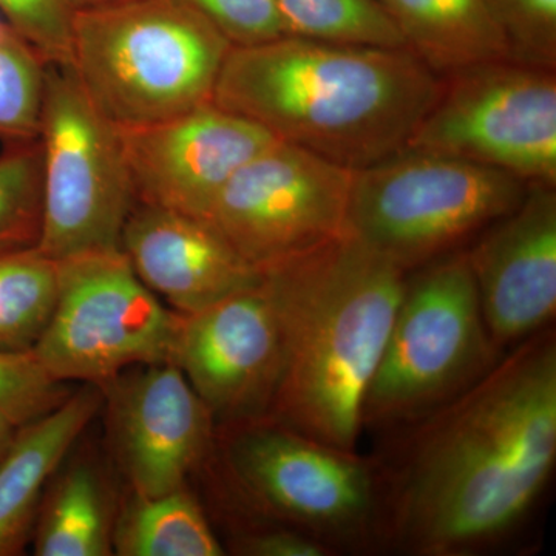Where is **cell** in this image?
Masks as SVG:
<instances>
[{
	"label": "cell",
	"mask_w": 556,
	"mask_h": 556,
	"mask_svg": "<svg viewBox=\"0 0 556 556\" xmlns=\"http://www.w3.org/2000/svg\"><path fill=\"white\" fill-rule=\"evenodd\" d=\"M404 459L379 460L386 547L477 555L510 535L546 489L556 459V338L511 348L484 378L405 428Z\"/></svg>",
	"instance_id": "1"
},
{
	"label": "cell",
	"mask_w": 556,
	"mask_h": 556,
	"mask_svg": "<svg viewBox=\"0 0 556 556\" xmlns=\"http://www.w3.org/2000/svg\"><path fill=\"white\" fill-rule=\"evenodd\" d=\"M442 84L408 49L283 36L232 47L212 102L281 141L361 170L407 149Z\"/></svg>",
	"instance_id": "2"
},
{
	"label": "cell",
	"mask_w": 556,
	"mask_h": 556,
	"mask_svg": "<svg viewBox=\"0 0 556 556\" xmlns=\"http://www.w3.org/2000/svg\"><path fill=\"white\" fill-rule=\"evenodd\" d=\"M283 331L270 419L356 452L365 393L408 273L345 232L263 268Z\"/></svg>",
	"instance_id": "3"
},
{
	"label": "cell",
	"mask_w": 556,
	"mask_h": 556,
	"mask_svg": "<svg viewBox=\"0 0 556 556\" xmlns=\"http://www.w3.org/2000/svg\"><path fill=\"white\" fill-rule=\"evenodd\" d=\"M230 49L181 0H123L76 9L70 67L109 123L135 129L212 102Z\"/></svg>",
	"instance_id": "4"
},
{
	"label": "cell",
	"mask_w": 556,
	"mask_h": 556,
	"mask_svg": "<svg viewBox=\"0 0 556 556\" xmlns=\"http://www.w3.org/2000/svg\"><path fill=\"white\" fill-rule=\"evenodd\" d=\"M503 356L482 317L467 251L409 270L362 404V430H402L426 419Z\"/></svg>",
	"instance_id": "5"
},
{
	"label": "cell",
	"mask_w": 556,
	"mask_h": 556,
	"mask_svg": "<svg viewBox=\"0 0 556 556\" xmlns=\"http://www.w3.org/2000/svg\"><path fill=\"white\" fill-rule=\"evenodd\" d=\"M527 186L473 161L405 149L354 172L345 230L409 273L477 239Z\"/></svg>",
	"instance_id": "6"
},
{
	"label": "cell",
	"mask_w": 556,
	"mask_h": 556,
	"mask_svg": "<svg viewBox=\"0 0 556 556\" xmlns=\"http://www.w3.org/2000/svg\"><path fill=\"white\" fill-rule=\"evenodd\" d=\"M229 463L241 485L289 527L334 551L386 547L379 459L332 447L270 417L239 424Z\"/></svg>",
	"instance_id": "7"
},
{
	"label": "cell",
	"mask_w": 556,
	"mask_h": 556,
	"mask_svg": "<svg viewBox=\"0 0 556 556\" xmlns=\"http://www.w3.org/2000/svg\"><path fill=\"white\" fill-rule=\"evenodd\" d=\"M39 144L40 251L61 262L121 249L137 200L119 130L91 104L70 65L47 67Z\"/></svg>",
	"instance_id": "8"
},
{
	"label": "cell",
	"mask_w": 556,
	"mask_h": 556,
	"mask_svg": "<svg viewBox=\"0 0 556 556\" xmlns=\"http://www.w3.org/2000/svg\"><path fill=\"white\" fill-rule=\"evenodd\" d=\"M60 263V294L33 353L51 378L108 387L134 365L172 362L181 314L137 276L121 249Z\"/></svg>",
	"instance_id": "9"
},
{
	"label": "cell",
	"mask_w": 556,
	"mask_h": 556,
	"mask_svg": "<svg viewBox=\"0 0 556 556\" xmlns=\"http://www.w3.org/2000/svg\"><path fill=\"white\" fill-rule=\"evenodd\" d=\"M407 149L473 161L529 186L556 182L554 70L493 61L445 76Z\"/></svg>",
	"instance_id": "10"
},
{
	"label": "cell",
	"mask_w": 556,
	"mask_h": 556,
	"mask_svg": "<svg viewBox=\"0 0 556 556\" xmlns=\"http://www.w3.org/2000/svg\"><path fill=\"white\" fill-rule=\"evenodd\" d=\"M354 172L277 139L219 192L206 222L263 269L346 229Z\"/></svg>",
	"instance_id": "11"
},
{
	"label": "cell",
	"mask_w": 556,
	"mask_h": 556,
	"mask_svg": "<svg viewBox=\"0 0 556 556\" xmlns=\"http://www.w3.org/2000/svg\"><path fill=\"white\" fill-rule=\"evenodd\" d=\"M283 358L280 317L262 280L199 313L181 314L172 364L212 416L241 424L269 415Z\"/></svg>",
	"instance_id": "12"
},
{
	"label": "cell",
	"mask_w": 556,
	"mask_h": 556,
	"mask_svg": "<svg viewBox=\"0 0 556 556\" xmlns=\"http://www.w3.org/2000/svg\"><path fill=\"white\" fill-rule=\"evenodd\" d=\"M119 138L137 203L201 219L233 174L277 141L265 127L215 102L119 130Z\"/></svg>",
	"instance_id": "13"
},
{
	"label": "cell",
	"mask_w": 556,
	"mask_h": 556,
	"mask_svg": "<svg viewBox=\"0 0 556 556\" xmlns=\"http://www.w3.org/2000/svg\"><path fill=\"white\" fill-rule=\"evenodd\" d=\"M468 265L490 338L501 351L551 327L556 314V193L530 186L525 199L470 249Z\"/></svg>",
	"instance_id": "14"
},
{
	"label": "cell",
	"mask_w": 556,
	"mask_h": 556,
	"mask_svg": "<svg viewBox=\"0 0 556 556\" xmlns=\"http://www.w3.org/2000/svg\"><path fill=\"white\" fill-rule=\"evenodd\" d=\"M113 437L135 495L160 496L185 486L206 455L211 409L172 362L110 382Z\"/></svg>",
	"instance_id": "15"
},
{
	"label": "cell",
	"mask_w": 556,
	"mask_h": 556,
	"mask_svg": "<svg viewBox=\"0 0 556 556\" xmlns=\"http://www.w3.org/2000/svg\"><path fill=\"white\" fill-rule=\"evenodd\" d=\"M121 251L142 283L185 316L263 280V270L206 219L169 208L135 204L121 236Z\"/></svg>",
	"instance_id": "16"
},
{
	"label": "cell",
	"mask_w": 556,
	"mask_h": 556,
	"mask_svg": "<svg viewBox=\"0 0 556 556\" xmlns=\"http://www.w3.org/2000/svg\"><path fill=\"white\" fill-rule=\"evenodd\" d=\"M100 407V391L87 383L56 408L17 428L0 457V556L21 554L43 489Z\"/></svg>",
	"instance_id": "17"
},
{
	"label": "cell",
	"mask_w": 556,
	"mask_h": 556,
	"mask_svg": "<svg viewBox=\"0 0 556 556\" xmlns=\"http://www.w3.org/2000/svg\"><path fill=\"white\" fill-rule=\"evenodd\" d=\"M405 47L439 76L511 61L492 0H380Z\"/></svg>",
	"instance_id": "18"
},
{
	"label": "cell",
	"mask_w": 556,
	"mask_h": 556,
	"mask_svg": "<svg viewBox=\"0 0 556 556\" xmlns=\"http://www.w3.org/2000/svg\"><path fill=\"white\" fill-rule=\"evenodd\" d=\"M36 519L38 556L113 554L112 508L100 475L89 464H76L58 478Z\"/></svg>",
	"instance_id": "19"
},
{
	"label": "cell",
	"mask_w": 556,
	"mask_h": 556,
	"mask_svg": "<svg viewBox=\"0 0 556 556\" xmlns=\"http://www.w3.org/2000/svg\"><path fill=\"white\" fill-rule=\"evenodd\" d=\"M121 556H222L203 508L185 486L160 496L135 495L113 527Z\"/></svg>",
	"instance_id": "20"
},
{
	"label": "cell",
	"mask_w": 556,
	"mask_h": 556,
	"mask_svg": "<svg viewBox=\"0 0 556 556\" xmlns=\"http://www.w3.org/2000/svg\"><path fill=\"white\" fill-rule=\"evenodd\" d=\"M60 294V263L38 247L0 254V351H31Z\"/></svg>",
	"instance_id": "21"
},
{
	"label": "cell",
	"mask_w": 556,
	"mask_h": 556,
	"mask_svg": "<svg viewBox=\"0 0 556 556\" xmlns=\"http://www.w3.org/2000/svg\"><path fill=\"white\" fill-rule=\"evenodd\" d=\"M288 36L345 46L407 49L380 0H276Z\"/></svg>",
	"instance_id": "22"
},
{
	"label": "cell",
	"mask_w": 556,
	"mask_h": 556,
	"mask_svg": "<svg viewBox=\"0 0 556 556\" xmlns=\"http://www.w3.org/2000/svg\"><path fill=\"white\" fill-rule=\"evenodd\" d=\"M47 64L16 31L0 36V139L5 144L39 139Z\"/></svg>",
	"instance_id": "23"
},
{
	"label": "cell",
	"mask_w": 556,
	"mask_h": 556,
	"mask_svg": "<svg viewBox=\"0 0 556 556\" xmlns=\"http://www.w3.org/2000/svg\"><path fill=\"white\" fill-rule=\"evenodd\" d=\"M42 230L39 139L5 144L0 155V254L38 247Z\"/></svg>",
	"instance_id": "24"
},
{
	"label": "cell",
	"mask_w": 556,
	"mask_h": 556,
	"mask_svg": "<svg viewBox=\"0 0 556 556\" xmlns=\"http://www.w3.org/2000/svg\"><path fill=\"white\" fill-rule=\"evenodd\" d=\"M0 13L47 64H72L76 16L72 0H0Z\"/></svg>",
	"instance_id": "25"
},
{
	"label": "cell",
	"mask_w": 556,
	"mask_h": 556,
	"mask_svg": "<svg viewBox=\"0 0 556 556\" xmlns=\"http://www.w3.org/2000/svg\"><path fill=\"white\" fill-rule=\"evenodd\" d=\"M64 382L51 378L33 351H0V412L24 426L68 397Z\"/></svg>",
	"instance_id": "26"
},
{
	"label": "cell",
	"mask_w": 556,
	"mask_h": 556,
	"mask_svg": "<svg viewBox=\"0 0 556 556\" xmlns=\"http://www.w3.org/2000/svg\"><path fill=\"white\" fill-rule=\"evenodd\" d=\"M506 35L510 60L554 70L556 62V0H492Z\"/></svg>",
	"instance_id": "27"
},
{
	"label": "cell",
	"mask_w": 556,
	"mask_h": 556,
	"mask_svg": "<svg viewBox=\"0 0 556 556\" xmlns=\"http://www.w3.org/2000/svg\"><path fill=\"white\" fill-rule=\"evenodd\" d=\"M232 47H254L287 35L276 0H181Z\"/></svg>",
	"instance_id": "28"
},
{
	"label": "cell",
	"mask_w": 556,
	"mask_h": 556,
	"mask_svg": "<svg viewBox=\"0 0 556 556\" xmlns=\"http://www.w3.org/2000/svg\"><path fill=\"white\" fill-rule=\"evenodd\" d=\"M240 554L251 556H328L331 548L292 527L260 530L241 536L237 544Z\"/></svg>",
	"instance_id": "29"
},
{
	"label": "cell",
	"mask_w": 556,
	"mask_h": 556,
	"mask_svg": "<svg viewBox=\"0 0 556 556\" xmlns=\"http://www.w3.org/2000/svg\"><path fill=\"white\" fill-rule=\"evenodd\" d=\"M20 424L14 422L10 416L5 413L0 412V457L7 452L11 441H13L14 434H16Z\"/></svg>",
	"instance_id": "30"
},
{
	"label": "cell",
	"mask_w": 556,
	"mask_h": 556,
	"mask_svg": "<svg viewBox=\"0 0 556 556\" xmlns=\"http://www.w3.org/2000/svg\"><path fill=\"white\" fill-rule=\"evenodd\" d=\"M75 3L76 9H83V7L93 5H105V3L123 2V0H72Z\"/></svg>",
	"instance_id": "31"
},
{
	"label": "cell",
	"mask_w": 556,
	"mask_h": 556,
	"mask_svg": "<svg viewBox=\"0 0 556 556\" xmlns=\"http://www.w3.org/2000/svg\"><path fill=\"white\" fill-rule=\"evenodd\" d=\"M7 28H9V25H7L5 22L0 21V36L5 33Z\"/></svg>",
	"instance_id": "32"
}]
</instances>
